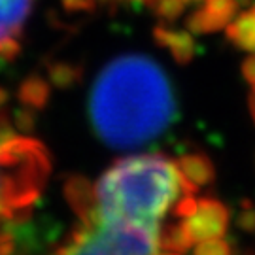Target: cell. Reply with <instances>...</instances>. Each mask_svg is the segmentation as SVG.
I'll list each match as a JSON object with an SVG mask.
<instances>
[{
	"label": "cell",
	"instance_id": "6da1fadb",
	"mask_svg": "<svg viewBox=\"0 0 255 255\" xmlns=\"http://www.w3.org/2000/svg\"><path fill=\"white\" fill-rule=\"evenodd\" d=\"M89 118L114 149H134L159 138L178 118L170 78L146 55L112 59L93 83Z\"/></svg>",
	"mask_w": 255,
	"mask_h": 255
},
{
	"label": "cell",
	"instance_id": "7a4b0ae2",
	"mask_svg": "<svg viewBox=\"0 0 255 255\" xmlns=\"http://www.w3.org/2000/svg\"><path fill=\"white\" fill-rule=\"evenodd\" d=\"M182 193L187 195L178 166L164 155L119 159L95 185V219H121L159 227Z\"/></svg>",
	"mask_w": 255,
	"mask_h": 255
},
{
	"label": "cell",
	"instance_id": "3957f363",
	"mask_svg": "<svg viewBox=\"0 0 255 255\" xmlns=\"http://www.w3.org/2000/svg\"><path fill=\"white\" fill-rule=\"evenodd\" d=\"M155 225L93 219L82 223L51 255H163Z\"/></svg>",
	"mask_w": 255,
	"mask_h": 255
},
{
	"label": "cell",
	"instance_id": "277c9868",
	"mask_svg": "<svg viewBox=\"0 0 255 255\" xmlns=\"http://www.w3.org/2000/svg\"><path fill=\"white\" fill-rule=\"evenodd\" d=\"M182 225L193 244L208 238L223 237L229 227V210L218 199H197V206L187 218L182 219Z\"/></svg>",
	"mask_w": 255,
	"mask_h": 255
},
{
	"label": "cell",
	"instance_id": "5b68a950",
	"mask_svg": "<svg viewBox=\"0 0 255 255\" xmlns=\"http://www.w3.org/2000/svg\"><path fill=\"white\" fill-rule=\"evenodd\" d=\"M34 0H0V57L15 59L21 51V36Z\"/></svg>",
	"mask_w": 255,
	"mask_h": 255
},
{
	"label": "cell",
	"instance_id": "8992f818",
	"mask_svg": "<svg viewBox=\"0 0 255 255\" xmlns=\"http://www.w3.org/2000/svg\"><path fill=\"white\" fill-rule=\"evenodd\" d=\"M238 0H202V8L195 9L187 19V28L197 34H210L225 28L233 21Z\"/></svg>",
	"mask_w": 255,
	"mask_h": 255
},
{
	"label": "cell",
	"instance_id": "52a82bcc",
	"mask_svg": "<svg viewBox=\"0 0 255 255\" xmlns=\"http://www.w3.org/2000/svg\"><path fill=\"white\" fill-rule=\"evenodd\" d=\"M176 166H178V172H180V178H182V183L187 195H193L201 187L210 185L216 178V168H214L212 159L208 155L199 153V151L182 155L176 161Z\"/></svg>",
	"mask_w": 255,
	"mask_h": 255
},
{
	"label": "cell",
	"instance_id": "ba28073f",
	"mask_svg": "<svg viewBox=\"0 0 255 255\" xmlns=\"http://www.w3.org/2000/svg\"><path fill=\"white\" fill-rule=\"evenodd\" d=\"M64 197L78 216L80 223H89L97 218V195L95 185L83 176H72L64 183Z\"/></svg>",
	"mask_w": 255,
	"mask_h": 255
},
{
	"label": "cell",
	"instance_id": "9c48e42d",
	"mask_svg": "<svg viewBox=\"0 0 255 255\" xmlns=\"http://www.w3.org/2000/svg\"><path fill=\"white\" fill-rule=\"evenodd\" d=\"M153 38L157 46L164 47L168 53L172 55V59L178 64H187L193 61V57L197 53V42L189 32L176 30V28L159 27L153 30Z\"/></svg>",
	"mask_w": 255,
	"mask_h": 255
},
{
	"label": "cell",
	"instance_id": "30bf717a",
	"mask_svg": "<svg viewBox=\"0 0 255 255\" xmlns=\"http://www.w3.org/2000/svg\"><path fill=\"white\" fill-rule=\"evenodd\" d=\"M225 28L231 44L248 53H255V6L233 19Z\"/></svg>",
	"mask_w": 255,
	"mask_h": 255
},
{
	"label": "cell",
	"instance_id": "8fae6325",
	"mask_svg": "<svg viewBox=\"0 0 255 255\" xmlns=\"http://www.w3.org/2000/svg\"><path fill=\"white\" fill-rule=\"evenodd\" d=\"M51 95V83L42 76H28L27 80L19 85L17 99L23 106L32 110H42L49 101Z\"/></svg>",
	"mask_w": 255,
	"mask_h": 255
},
{
	"label": "cell",
	"instance_id": "7c38bea8",
	"mask_svg": "<svg viewBox=\"0 0 255 255\" xmlns=\"http://www.w3.org/2000/svg\"><path fill=\"white\" fill-rule=\"evenodd\" d=\"M82 66L66 61H55L47 66V78L49 83L59 87V89H68L82 80Z\"/></svg>",
	"mask_w": 255,
	"mask_h": 255
},
{
	"label": "cell",
	"instance_id": "4fadbf2b",
	"mask_svg": "<svg viewBox=\"0 0 255 255\" xmlns=\"http://www.w3.org/2000/svg\"><path fill=\"white\" fill-rule=\"evenodd\" d=\"M185 2L183 0H151L149 8H153V11L164 21H174L185 11Z\"/></svg>",
	"mask_w": 255,
	"mask_h": 255
},
{
	"label": "cell",
	"instance_id": "5bb4252c",
	"mask_svg": "<svg viewBox=\"0 0 255 255\" xmlns=\"http://www.w3.org/2000/svg\"><path fill=\"white\" fill-rule=\"evenodd\" d=\"M195 255H233V250L227 240L218 237L199 242V246L195 248Z\"/></svg>",
	"mask_w": 255,
	"mask_h": 255
},
{
	"label": "cell",
	"instance_id": "9a60e30c",
	"mask_svg": "<svg viewBox=\"0 0 255 255\" xmlns=\"http://www.w3.org/2000/svg\"><path fill=\"white\" fill-rule=\"evenodd\" d=\"M34 119H36V116H34V110L25 106V108L19 110L17 114H15V125H17V128L30 130V128L34 127Z\"/></svg>",
	"mask_w": 255,
	"mask_h": 255
},
{
	"label": "cell",
	"instance_id": "2e32d148",
	"mask_svg": "<svg viewBox=\"0 0 255 255\" xmlns=\"http://www.w3.org/2000/svg\"><path fill=\"white\" fill-rule=\"evenodd\" d=\"M99 0H61L66 11H93Z\"/></svg>",
	"mask_w": 255,
	"mask_h": 255
},
{
	"label": "cell",
	"instance_id": "e0dca14e",
	"mask_svg": "<svg viewBox=\"0 0 255 255\" xmlns=\"http://www.w3.org/2000/svg\"><path fill=\"white\" fill-rule=\"evenodd\" d=\"M238 223H240V227L248 229V231H254L255 229V210L250 202H246V206H244L240 218H238Z\"/></svg>",
	"mask_w": 255,
	"mask_h": 255
},
{
	"label": "cell",
	"instance_id": "ac0fdd59",
	"mask_svg": "<svg viewBox=\"0 0 255 255\" xmlns=\"http://www.w3.org/2000/svg\"><path fill=\"white\" fill-rule=\"evenodd\" d=\"M242 76L252 87H255V53H252L242 63Z\"/></svg>",
	"mask_w": 255,
	"mask_h": 255
},
{
	"label": "cell",
	"instance_id": "d6986e66",
	"mask_svg": "<svg viewBox=\"0 0 255 255\" xmlns=\"http://www.w3.org/2000/svg\"><path fill=\"white\" fill-rule=\"evenodd\" d=\"M248 106H250V112H252V118L255 121V87L252 89L250 97H248Z\"/></svg>",
	"mask_w": 255,
	"mask_h": 255
},
{
	"label": "cell",
	"instance_id": "ffe728a7",
	"mask_svg": "<svg viewBox=\"0 0 255 255\" xmlns=\"http://www.w3.org/2000/svg\"><path fill=\"white\" fill-rule=\"evenodd\" d=\"M6 102H8V91L0 87V108H2V106H4Z\"/></svg>",
	"mask_w": 255,
	"mask_h": 255
},
{
	"label": "cell",
	"instance_id": "44dd1931",
	"mask_svg": "<svg viewBox=\"0 0 255 255\" xmlns=\"http://www.w3.org/2000/svg\"><path fill=\"white\" fill-rule=\"evenodd\" d=\"M185 4H197V2H201V0H183Z\"/></svg>",
	"mask_w": 255,
	"mask_h": 255
},
{
	"label": "cell",
	"instance_id": "7402d4cb",
	"mask_svg": "<svg viewBox=\"0 0 255 255\" xmlns=\"http://www.w3.org/2000/svg\"><path fill=\"white\" fill-rule=\"evenodd\" d=\"M163 255H166V254H163ZM168 255H176V254H168Z\"/></svg>",
	"mask_w": 255,
	"mask_h": 255
}]
</instances>
